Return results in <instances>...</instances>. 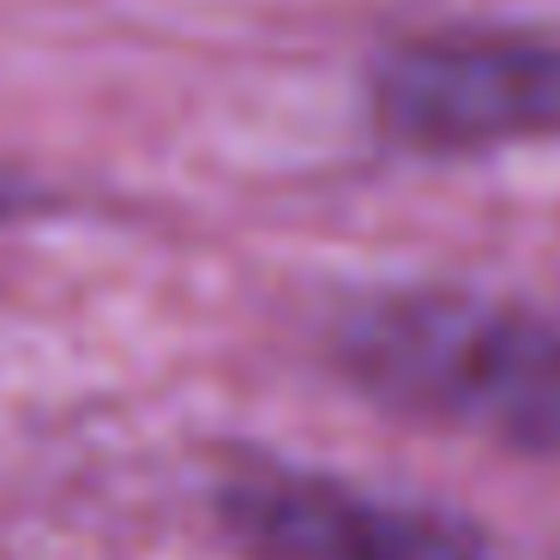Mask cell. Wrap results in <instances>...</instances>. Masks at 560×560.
Returning <instances> with one entry per match:
<instances>
[{
    "instance_id": "2",
    "label": "cell",
    "mask_w": 560,
    "mask_h": 560,
    "mask_svg": "<svg viewBox=\"0 0 560 560\" xmlns=\"http://www.w3.org/2000/svg\"><path fill=\"white\" fill-rule=\"evenodd\" d=\"M374 115L410 151H500L560 139V37L440 31L380 61Z\"/></svg>"
},
{
    "instance_id": "3",
    "label": "cell",
    "mask_w": 560,
    "mask_h": 560,
    "mask_svg": "<svg viewBox=\"0 0 560 560\" xmlns=\"http://www.w3.org/2000/svg\"><path fill=\"white\" fill-rule=\"evenodd\" d=\"M230 524L266 560H476L458 530L343 494L326 482H271L230 500Z\"/></svg>"
},
{
    "instance_id": "1",
    "label": "cell",
    "mask_w": 560,
    "mask_h": 560,
    "mask_svg": "<svg viewBox=\"0 0 560 560\" xmlns=\"http://www.w3.org/2000/svg\"><path fill=\"white\" fill-rule=\"evenodd\" d=\"M350 368L386 404L560 446V326L488 302H386L350 338Z\"/></svg>"
}]
</instances>
